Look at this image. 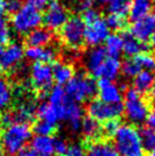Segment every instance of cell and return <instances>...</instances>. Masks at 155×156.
<instances>
[{"label": "cell", "instance_id": "obj_1", "mask_svg": "<svg viewBox=\"0 0 155 156\" xmlns=\"http://www.w3.org/2000/svg\"><path fill=\"white\" fill-rule=\"evenodd\" d=\"M113 147L119 156H145L139 130L129 123H122L112 136Z\"/></svg>", "mask_w": 155, "mask_h": 156}, {"label": "cell", "instance_id": "obj_2", "mask_svg": "<svg viewBox=\"0 0 155 156\" xmlns=\"http://www.w3.org/2000/svg\"><path fill=\"white\" fill-rule=\"evenodd\" d=\"M32 139V131L27 123H14L2 131L1 146L6 156H15Z\"/></svg>", "mask_w": 155, "mask_h": 156}, {"label": "cell", "instance_id": "obj_3", "mask_svg": "<svg viewBox=\"0 0 155 156\" xmlns=\"http://www.w3.org/2000/svg\"><path fill=\"white\" fill-rule=\"evenodd\" d=\"M66 96L78 104L86 103L97 94V83L85 73L74 74L65 87Z\"/></svg>", "mask_w": 155, "mask_h": 156}, {"label": "cell", "instance_id": "obj_4", "mask_svg": "<svg viewBox=\"0 0 155 156\" xmlns=\"http://www.w3.org/2000/svg\"><path fill=\"white\" fill-rule=\"evenodd\" d=\"M123 113L127 120L132 124H142L146 122L150 106L146 99L136 89L130 88L125 91L123 101Z\"/></svg>", "mask_w": 155, "mask_h": 156}, {"label": "cell", "instance_id": "obj_5", "mask_svg": "<svg viewBox=\"0 0 155 156\" xmlns=\"http://www.w3.org/2000/svg\"><path fill=\"white\" fill-rule=\"evenodd\" d=\"M12 26L18 34H27L42 23L41 13L29 5L22 6L12 16Z\"/></svg>", "mask_w": 155, "mask_h": 156}, {"label": "cell", "instance_id": "obj_6", "mask_svg": "<svg viewBox=\"0 0 155 156\" xmlns=\"http://www.w3.org/2000/svg\"><path fill=\"white\" fill-rule=\"evenodd\" d=\"M86 24L79 16H71L60 29V38L66 46L72 49H79L85 44Z\"/></svg>", "mask_w": 155, "mask_h": 156}, {"label": "cell", "instance_id": "obj_7", "mask_svg": "<svg viewBox=\"0 0 155 156\" xmlns=\"http://www.w3.org/2000/svg\"><path fill=\"white\" fill-rule=\"evenodd\" d=\"M89 117L97 122H107L111 120H117L123 114L122 104H110L100 99L91 100L88 105Z\"/></svg>", "mask_w": 155, "mask_h": 156}, {"label": "cell", "instance_id": "obj_8", "mask_svg": "<svg viewBox=\"0 0 155 156\" xmlns=\"http://www.w3.org/2000/svg\"><path fill=\"white\" fill-rule=\"evenodd\" d=\"M58 112L59 121H64L73 132L80 131L81 123L83 120V109L81 105L71 100L67 97L62 104L55 106Z\"/></svg>", "mask_w": 155, "mask_h": 156}, {"label": "cell", "instance_id": "obj_9", "mask_svg": "<svg viewBox=\"0 0 155 156\" xmlns=\"http://www.w3.org/2000/svg\"><path fill=\"white\" fill-rule=\"evenodd\" d=\"M30 80L32 87L37 91L45 92L52 88L54 78L50 64L46 63H33L30 69Z\"/></svg>", "mask_w": 155, "mask_h": 156}, {"label": "cell", "instance_id": "obj_10", "mask_svg": "<svg viewBox=\"0 0 155 156\" xmlns=\"http://www.w3.org/2000/svg\"><path fill=\"white\" fill-rule=\"evenodd\" d=\"M69 12L64 5L58 0H52L48 5L47 10L42 16V22L46 29L50 31L60 30L69 20Z\"/></svg>", "mask_w": 155, "mask_h": 156}, {"label": "cell", "instance_id": "obj_11", "mask_svg": "<svg viewBox=\"0 0 155 156\" xmlns=\"http://www.w3.org/2000/svg\"><path fill=\"white\" fill-rule=\"evenodd\" d=\"M37 107L38 105L33 100H24L14 111L4 114L1 117L2 122L7 126H10L14 123H29L35 116Z\"/></svg>", "mask_w": 155, "mask_h": 156}, {"label": "cell", "instance_id": "obj_12", "mask_svg": "<svg viewBox=\"0 0 155 156\" xmlns=\"http://www.w3.org/2000/svg\"><path fill=\"white\" fill-rule=\"evenodd\" d=\"M108 35H110V29L103 18L99 17L94 22L86 24L85 42L91 48L100 46L103 42H105Z\"/></svg>", "mask_w": 155, "mask_h": 156}, {"label": "cell", "instance_id": "obj_13", "mask_svg": "<svg viewBox=\"0 0 155 156\" xmlns=\"http://www.w3.org/2000/svg\"><path fill=\"white\" fill-rule=\"evenodd\" d=\"M155 32V14H148L144 17L134 21L130 33L142 44L151 41Z\"/></svg>", "mask_w": 155, "mask_h": 156}, {"label": "cell", "instance_id": "obj_14", "mask_svg": "<svg viewBox=\"0 0 155 156\" xmlns=\"http://www.w3.org/2000/svg\"><path fill=\"white\" fill-rule=\"evenodd\" d=\"M97 92L99 99L110 104H121L123 99L121 87L111 80L99 79L97 82Z\"/></svg>", "mask_w": 155, "mask_h": 156}, {"label": "cell", "instance_id": "obj_15", "mask_svg": "<svg viewBox=\"0 0 155 156\" xmlns=\"http://www.w3.org/2000/svg\"><path fill=\"white\" fill-rule=\"evenodd\" d=\"M24 56V49L20 44H9L5 47L4 54L0 59V66L2 69H10L21 63Z\"/></svg>", "mask_w": 155, "mask_h": 156}, {"label": "cell", "instance_id": "obj_16", "mask_svg": "<svg viewBox=\"0 0 155 156\" xmlns=\"http://www.w3.org/2000/svg\"><path fill=\"white\" fill-rule=\"evenodd\" d=\"M107 58V54L105 51L104 47H92L87 52L86 55V61H85V64H86V69L89 73L97 78L98 75V72L103 63L105 62V59Z\"/></svg>", "mask_w": 155, "mask_h": 156}, {"label": "cell", "instance_id": "obj_17", "mask_svg": "<svg viewBox=\"0 0 155 156\" xmlns=\"http://www.w3.org/2000/svg\"><path fill=\"white\" fill-rule=\"evenodd\" d=\"M24 56L33 63H46L49 64L56 59V50L52 47H27L24 50Z\"/></svg>", "mask_w": 155, "mask_h": 156}, {"label": "cell", "instance_id": "obj_18", "mask_svg": "<svg viewBox=\"0 0 155 156\" xmlns=\"http://www.w3.org/2000/svg\"><path fill=\"white\" fill-rule=\"evenodd\" d=\"M54 39V34L46 27H37L26 34L25 42L29 47H45L48 46Z\"/></svg>", "mask_w": 155, "mask_h": 156}, {"label": "cell", "instance_id": "obj_19", "mask_svg": "<svg viewBox=\"0 0 155 156\" xmlns=\"http://www.w3.org/2000/svg\"><path fill=\"white\" fill-rule=\"evenodd\" d=\"M155 88V74L153 71L144 69L134 78V89L139 94H148Z\"/></svg>", "mask_w": 155, "mask_h": 156}, {"label": "cell", "instance_id": "obj_20", "mask_svg": "<svg viewBox=\"0 0 155 156\" xmlns=\"http://www.w3.org/2000/svg\"><path fill=\"white\" fill-rule=\"evenodd\" d=\"M122 40H123L122 51L124 52L128 57L137 56L142 52H146V50L148 49V46L146 44L140 42L130 32H124L122 34Z\"/></svg>", "mask_w": 155, "mask_h": 156}, {"label": "cell", "instance_id": "obj_21", "mask_svg": "<svg viewBox=\"0 0 155 156\" xmlns=\"http://www.w3.org/2000/svg\"><path fill=\"white\" fill-rule=\"evenodd\" d=\"M121 66H122V64H121L119 58L107 56V58L105 59V62L99 69L97 78L113 81L119 76V74L121 72Z\"/></svg>", "mask_w": 155, "mask_h": 156}, {"label": "cell", "instance_id": "obj_22", "mask_svg": "<svg viewBox=\"0 0 155 156\" xmlns=\"http://www.w3.org/2000/svg\"><path fill=\"white\" fill-rule=\"evenodd\" d=\"M52 78H54V81L57 83V86L66 84L74 76L73 66L67 64V63L58 62L54 66H52Z\"/></svg>", "mask_w": 155, "mask_h": 156}, {"label": "cell", "instance_id": "obj_23", "mask_svg": "<svg viewBox=\"0 0 155 156\" xmlns=\"http://www.w3.org/2000/svg\"><path fill=\"white\" fill-rule=\"evenodd\" d=\"M55 138L52 136H38L31 139V147L43 156H50L54 154Z\"/></svg>", "mask_w": 155, "mask_h": 156}, {"label": "cell", "instance_id": "obj_24", "mask_svg": "<svg viewBox=\"0 0 155 156\" xmlns=\"http://www.w3.org/2000/svg\"><path fill=\"white\" fill-rule=\"evenodd\" d=\"M153 8L152 0H131L129 8V17L131 21H137L139 18L151 14Z\"/></svg>", "mask_w": 155, "mask_h": 156}, {"label": "cell", "instance_id": "obj_25", "mask_svg": "<svg viewBox=\"0 0 155 156\" xmlns=\"http://www.w3.org/2000/svg\"><path fill=\"white\" fill-rule=\"evenodd\" d=\"M35 115L39 117V120L46 121L48 123L55 124V126L59 122L57 108L48 101H45V103H41L40 105H38Z\"/></svg>", "mask_w": 155, "mask_h": 156}, {"label": "cell", "instance_id": "obj_26", "mask_svg": "<svg viewBox=\"0 0 155 156\" xmlns=\"http://www.w3.org/2000/svg\"><path fill=\"white\" fill-rule=\"evenodd\" d=\"M80 131L82 132L83 137L86 139L96 140L97 138H99L100 134L103 133V128L100 126L99 122H97L91 117H87V119L82 120Z\"/></svg>", "mask_w": 155, "mask_h": 156}, {"label": "cell", "instance_id": "obj_27", "mask_svg": "<svg viewBox=\"0 0 155 156\" xmlns=\"http://www.w3.org/2000/svg\"><path fill=\"white\" fill-rule=\"evenodd\" d=\"M104 49L107 54V56L119 58L122 54V49H123L122 35L117 34V33L110 34L105 40V48Z\"/></svg>", "mask_w": 155, "mask_h": 156}, {"label": "cell", "instance_id": "obj_28", "mask_svg": "<svg viewBox=\"0 0 155 156\" xmlns=\"http://www.w3.org/2000/svg\"><path fill=\"white\" fill-rule=\"evenodd\" d=\"M87 156H119L113 145L106 141H95L88 148Z\"/></svg>", "mask_w": 155, "mask_h": 156}, {"label": "cell", "instance_id": "obj_29", "mask_svg": "<svg viewBox=\"0 0 155 156\" xmlns=\"http://www.w3.org/2000/svg\"><path fill=\"white\" fill-rule=\"evenodd\" d=\"M13 100V89L10 83L0 76V109L7 108Z\"/></svg>", "mask_w": 155, "mask_h": 156}, {"label": "cell", "instance_id": "obj_30", "mask_svg": "<svg viewBox=\"0 0 155 156\" xmlns=\"http://www.w3.org/2000/svg\"><path fill=\"white\" fill-rule=\"evenodd\" d=\"M67 98L65 89L62 86H55L48 92V103H50L54 106L62 104Z\"/></svg>", "mask_w": 155, "mask_h": 156}, {"label": "cell", "instance_id": "obj_31", "mask_svg": "<svg viewBox=\"0 0 155 156\" xmlns=\"http://www.w3.org/2000/svg\"><path fill=\"white\" fill-rule=\"evenodd\" d=\"M121 71L127 78H135L139 72H142V69H140V66L138 65L135 57H130L128 59H125L124 63L122 64Z\"/></svg>", "mask_w": 155, "mask_h": 156}, {"label": "cell", "instance_id": "obj_32", "mask_svg": "<svg viewBox=\"0 0 155 156\" xmlns=\"http://www.w3.org/2000/svg\"><path fill=\"white\" fill-rule=\"evenodd\" d=\"M105 23L110 30L113 31H122L127 26V20L123 16L115 15V14H108L105 18Z\"/></svg>", "mask_w": 155, "mask_h": 156}, {"label": "cell", "instance_id": "obj_33", "mask_svg": "<svg viewBox=\"0 0 155 156\" xmlns=\"http://www.w3.org/2000/svg\"><path fill=\"white\" fill-rule=\"evenodd\" d=\"M135 59L137 61L138 65L140 66L142 71H153L155 69V57L151 55L150 52H142L137 56H134Z\"/></svg>", "mask_w": 155, "mask_h": 156}, {"label": "cell", "instance_id": "obj_34", "mask_svg": "<svg viewBox=\"0 0 155 156\" xmlns=\"http://www.w3.org/2000/svg\"><path fill=\"white\" fill-rule=\"evenodd\" d=\"M140 133V140H142V147L145 151H150L155 146V130L151 128H144L142 130L139 131Z\"/></svg>", "mask_w": 155, "mask_h": 156}, {"label": "cell", "instance_id": "obj_35", "mask_svg": "<svg viewBox=\"0 0 155 156\" xmlns=\"http://www.w3.org/2000/svg\"><path fill=\"white\" fill-rule=\"evenodd\" d=\"M55 130H56L55 124L48 123L46 121H41V120H38L33 126V131L38 136H52V133H54Z\"/></svg>", "mask_w": 155, "mask_h": 156}, {"label": "cell", "instance_id": "obj_36", "mask_svg": "<svg viewBox=\"0 0 155 156\" xmlns=\"http://www.w3.org/2000/svg\"><path fill=\"white\" fill-rule=\"evenodd\" d=\"M12 33L7 25V20L2 14H0V42L1 44H8L10 40Z\"/></svg>", "mask_w": 155, "mask_h": 156}, {"label": "cell", "instance_id": "obj_37", "mask_svg": "<svg viewBox=\"0 0 155 156\" xmlns=\"http://www.w3.org/2000/svg\"><path fill=\"white\" fill-rule=\"evenodd\" d=\"M66 156H86V149L81 143L69 144V148L66 151Z\"/></svg>", "mask_w": 155, "mask_h": 156}, {"label": "cell", "instance_id": "obj_38", "mask_svg": "<svg viewBox=\"0 0 155 156\" xmlns=\"http://www.w3.org/2000/svg\"><path fill=\"white\" fill-rule=\"evenodd\" d=\"M69 148V143L64 138H55L54 143V153L58 156H63L66 154V151Z\"/></svg>", "mask_w": 155, "mask_h": 156}, {"label": "cell", "instance_id": "obj_39", "mask_svg": "<svg viewBox=\"0 0 155 156\" xmlns=\"http://www.w3.org/2000/svg\"><path fill=\"white\" fill-rule=\"evenodd\" d=\"M99 13L98 10L94 7V8H90V9H87L85 12H82L81 13V20L85 22V24H89V23L94 22L96 21L97 18H99Z\"/></svg>", "mask_w": 155, "mask_h": 156}, {"label": "cell", "instance_id": "obj_40", "mask_svg": "<svg viewBox=\"0 0 155 156\" xmlns=\"http://www.w3.org/2000/svg\"><path fill=\"white\" fill-rule=\"evenodd\" d=\"M6 13L14 14L23 6V0H4Z\"/></svg>", "mask_w": 155, "mask_h": 156}, {"label": "cell", "instance_id": "obj_41", "mask_svg": "<svg viewBox=\"0 0 155 156\" xmlns=\"http://www.w3.org/2000/svg\"><path fill=\"white\" fill-rule=\"evenodd\" d=\"M119 126H120V123H119L117 120H111V121L105 122L103 128V132L106 136H108V137H112Z\"/></svg>", "mask_w": 155, "mask_h": 156}, {"label": "cell", "instance_id": "obj_42", "mask_svg": "<svg viewBox=\"0 0 155 156\" xmlns=\"http://www.w3.org/2000/svg\"><path fill=\"white\" fill-rule=\"evenodd\" d=\"M52 0H26V2L29 6L31 7H33L34 9L37 10H42L45 9L46 7H48V5L52 2Z\"/></svg>", "mask_w": 155, "mask_h": 156}, {"label": "cell", "instance_id": "obj_43", "mask_svg": "<svg viewBox=\"0 0 155 156\" xmlns=\"http://www.w3.org/2000/svg\"><path fill=\"white\" fill-rule=\"evenodd\" d=\"M146 123L148 128L155 130V101L154 104H153V106L150 108V112H148V115H147V119H146Z\"/></svg>", "mask_w": 155, "mask_h": 156}, {"label": "cell", "instance_id": "obj_44", "mask_svg": "<svg viewBox=\"0 0 155 156\" xmlns=\"http://www.w3.org/2000/svg\"><path fill=\"white\" fill-rule=\"evenodd\" d=\"M16 156H43V155L39 154V153L37 152V151H34L31 146L30 147H29V146H25Z\"/></svg>", "mask_w": 155, "mask_h": 156}, {"label": "cell", "instance_id": "obj_45", "mask_svg": "<svg viewBox=\"0 0 155 156\" xmlns=\"http://www.w3.org/2000/svg\"><path fill=\"white\" fill-rule=\"evenodd\" d=\"M94 5H95V0H81L79 4H78V8L82 12H85L87 9L94 8Z\"/></svg>", "mask_w": 155, "mask_h": 156}, {"label": "cell", "instance_id": "obj_46", "mask_svg": "<svg viewBox=\"0 0 155 156\" xmlns=\"http://www.w3.org/2000/svg\"><path fill=\"white\" fill-rule=\"evenodd\" d=\"M64 4L70 5V6H73V5H78L81 0H62Z\"/></svg>", "mask_w": 155, "mask_h": 156}, {"label": "cell", "instance_id": "obj_47", "mask_svg": "<svg viewBox=\"0 0 155 156\" xmlns=\"http://www.w3.org/2000/svg\"><path fill=\"white\" fill-rule=\"evenodd\" d=\"M4 13H6V9H5V1L4 0H0V14L4 15Z\"/></svg>", "mask_w": 155, "mask_h": 156}, {"label": "cell", "instance_id": "obj_48", "mask_svg": "<svg viewBox=\"0 0 155 156\" xmlns=\"http://www.w3.org/2000/svg\"><path fill=\"white\" fill-rule=\"evenodd\" d=\"M97 4H99V5H104V6H107L108 4H110V1L111 0H95Z\"/></svg>", "mask_w": 155, "mask_h": 156}, {"label": "cell", "instance_id": "obj_49", "mask_svg": "<svg viewBox=\"0 0 155 156\" xmlns=\"http://www.w3.org/2000/svg\"><path fill=\"white\" fill-rule=\"evenodd\" d=\"M4 50H5V44L0 42V59H1V56H2V54H4Z\"/></svg>", "mask_w": 155, "mask_h": 156}, {"label": "cell", "instance_id": "obj_50", "mask_svg": "<svg viewBox=\"0 0 155 156\" xmlns=\"http://www.w3.org/2000/svg\"><path fill=\"white\" fill-rule=\"evenodd\" d=\"M147 156H155V146L152 148V149H150V151H148V155H147Z\"/></svg>", "mask_w": 155, "mask_h": 156}, {"label": "cell", "instance_id": "obj_51", "mask_svg": "<svg viewBox=\"0 0 155 156\" xmlns=\"http://www.w3.org/2000/svg\"><path fill=\"white\" fill-rule=\"evenodd\" d=\"M151 44H152V47L155 48V32H154V34H153V37H152V39H151Z\"/></svg>", "mask_w": 155, "mask_h": 156}, {"label": "cell", "instance_id": "obj_52", "mask_svg": "<svg viewBox=\"0 0 155 156\" xmlns=\"http://www.w3.org/2000/svg\"><path fill=\"white\" fill-rule=\"evenodd\" d=\"M1 136H2V130H1V128H0V143H1Z\"/></svg>", "mask_w": 155, "mask_h": 156}, {"label": "cell", "instance_id": "obj_53", "mask_svg": "<svg viewBox=\"0 0 155 156\" xmlns=\"http://www.w3.org/2000/svg\"><path fill=\"white\" fill-rule=\"evenodd\" d=\"M2 73V69H1V66H0V74Z\"/></svg>", "mask_w": 155, "mask_h": 156}, {"label": "cell", "instance_id": "obj_54", "mask_svg": "<svg viewBox=\"0 0 155 156\" xmlns=\"http://www.w3.org/2000/svg\"><path fill=\"white\" fill-rule=\"evenodd\" d=\"M122 1H131V0H122Z\"/></svg>", "mask_w": 155, "mask_h": 156}, {"label": "cell", "instance_id": "obj_55", "mask_svg": "<svg viewBox=\"0 0 155 156\" xmlns=\"http://www.w3.org/2000/svg\"><path fill=\"white\" fill-rule=\"evenodd\" d=\"M152 1H153V2H155V0H152Z\"/></svg>", "mask_w": 155, "mask_h": 156}, {"label": "cell", "instance_id": "obj_56", "mask_svg": "<svg viewBox=\"0 0 155 156\" xmlns=\"http://www.w3.org/2000/svg\"><path fill=\"white\" fill-rule=\"evenodd\" d=\"M0 117H1V114H0Z\"/></svg>", "mask_w": 155, "mask_h": 156}]
</instances>
